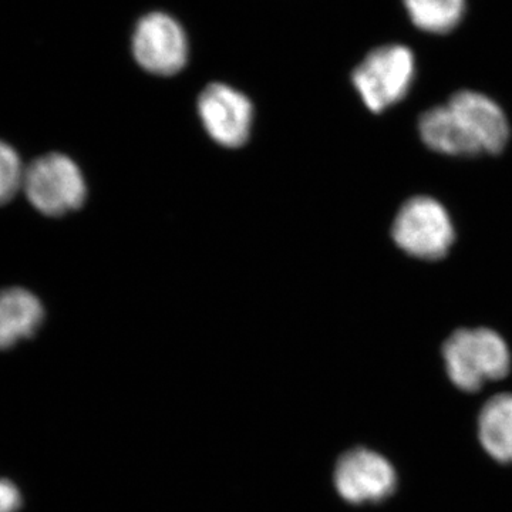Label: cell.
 <instances>
[{"mask_svg":"<svg viewBox=\"0 0 512 512\" xmlns=\"http://www.w3.org/2000/svg\"><path fill=\"white\" fill-rule=\"evenodd\" d=\"M443 356L448 377L464 392H477L488 380L510 372V350L491 329L457 330L444 343Z\"/></svg>","mask_w":512,"mask_h":512,"instance_id":"obj_1","label":"cell"},{"mask_svg":"<svg viewBox=\"0 0 512 512\" xmlns=\"http://www.w3.org/2000/svg\"><path fill=\"white\" fill-rule=\"evenodd\" d=\"M416 73V63L409 47H377L353 72L352 82L373 113L402 101L409 93Z\"/></svg>","mask_w":512,"mask_h":512,"instance_id":"obj_2","label":"cell"},{"mask_svg":"<svg viewBox=\"0 0 512 512\" xmlns=\"http://www.w3.org/2000/svg\"><path fill=\"white\" fill-rule=\"evenodd\" d=\"M23 190L30 204L47 217L79 210L86 200V181L72 158L47 154L26 168Z\"/></svg>","mask_w":512,"mask_h":512,"instance_id":"obj_3","label":"cell"},{"mask_svg":"<svg viewBox=\"0 0 512 512\" xmlns=\"http://www.w3.org/2000/svg\"><path fill=\"white\" fill-rule=\"evenodd\" d=\"M392 234L404 252L426 261L444 258L454 242V228L447 211L429 197L407 201L394 220Z\"/></svg>","mask_w":512,"mask_h":512,"instance_id":"obj_4","label":"cell"},{"mask_svg":"<svg viewBox=\"0 0 512 512\" xmlns=\"http://www.w3.org/2000/svg\"><path fill=\"white\" fill-rule=\"evenodd\" d=\"M131 49L140 67L157 76L181 72L188 60V39L183 26L164 12L147 13L138 20Z\"/></svg>","mask_w":512,"mask_h":512,"instance_id":"obj_5","label":"cell"},{"mask_svg":"<svg viewBox=\"0 0 512 512\" xmlns=\"http://www.w3.org/2000/svg\"><path fill=\"white\" fill-rule=\"evenodd\" d=\"M333 483L350 504L379 503L396 490L397 477L392 464L380 454L353 448L336 463Z\"/></svg>","mask_w":512,"mask_h":512,"instance_id":"obj_6","label":"cell"},{"mask_svg":"<svg viewBox=\"0 0 512 512\" xmlns=\"http://www.w3.org/2000/svg\"><path fill=\"white\" fill-rule=\"evenodd\" d=\"M198 113L205 130L220 146L237 148L248 140L254 116L251 100L227 84L208 86L198 100Z\"/></svg>","mask_w":512,"mask_h":512,"instance_id":"obj_7","label":"cell"},{"mask_svg":"<svg viewBox=\"0 0 512 512\" xmlns=\"http://www.w3.org/2000/svg\"><path fill=\"white\" fill-rule=\"evenodd\" d=\"M448 107L476 141L481 153L498 154L504 150L510 127L498 104L484 94L463 90L451 97Z\"/></svg>","mask_w":512,"mask_h":512,"instance_id":"obj_8","label":"cell"},{"mask_svg":"<svg viewBox=\"0 0 512 512\" xmlns=\"http://www.w3.org/2000/svg\"><path fill=\"white\" fill-rule=\"evenodd\" d=\"M45 320V309L36 295L23 288L0 291V350L32 339Z\"/></svg>","mask_w":512,"mask_h":512,"instance_id":"obj_9","label":"cell"},{"mask_svg":"<svg viewBox=\"0 0 512 512\" xmlns=\"http://www.w3.org/2000/svg\"><path fill=\"white\" fill-rule=\"evenodd\" d=\"M419 130L426 146L447 156H477L480 147L450 107H436L420 117Z\"/></svg>","mask_w":512,"mask_h":512,"instance_id":"obj_10","label":"cell"},{"mask_svg":"<svg viewBox=\"0 0 512 512\" xmlns=\"http://www.w3.org/2000/svg\"><path fill=\"white\" fill-rule=\"evenodd\" d=\"M481 444L500 463H512V394H498L481 410Z\"/></svg>","mask_w":512,"mask_h":512,"instance_id":"obj_11","label":"cell"},{"mask_svg":"<svg viewBox=\"0 0 512 512\" xmlns=\"http://www.w3.org/2000/svg\"><path fill=\"white\" fill-rule=\"evenodd\" d=\"M417 29L431 35H447L466 15V0H403Z\"/></svg>","mask_w":512,"mask_h":512,"instance_id":"obj_12","label":"cell"},{"mask_svg":"<svg viewBox=\"0 0 512 512\" xmlns=\"http://www.w3.org/2000/svg\"><path fill=\"white\" fill-rule=\"evenodd\" d=\"M25 171L15 148L0 141V205L8 204L23 188Z\"/></svg>","mask_w":512,"mask_h":512,"instance_id":"obj_13","label":"cell"},{"mask_svg":"<svg viewBox=\"0 0 512 512\" xmlns=\"http://www.w3.org/2000/svg\"><path fill=\"white\" fill-rule=\"evenodd\" d=\"M22 507V493L16 484L8 478H0V512H19Z\"/></svg>","mask_w":512,"mask_h":512,"instance_id":"obj_14","label":"cell"}]
</instances>
